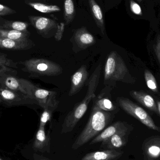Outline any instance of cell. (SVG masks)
<instances>
[{
	"instance_id": "6da1fadb",
	"label": "cell",
	"mask_w": 160,
	"mask_h": 160,
	"mask_svg": "<svg viewBox=\"0 0 160 160\" xmlns=\"http://www.w3.org/2000/svg\"><path fill=\"white\" fill-rule=\"evenodd\" d=\"M100 64L94 70L88 82L85 97L68 114L62 125L61 133H67L73 131L80 119L83 117L88 108L90 101L96 97V91L98 85L101 72Z\"/></svg>"
},
{
	"instance_id": "7a4b0ae2",
	"label": "cell",
	"mask_w": 160,
	"mask_h": 160,
	"mask_svg": "<svg viewBox=\"0 0 160 160\" xmlns=\"http://www.w3.org/2000/svg\"><path fill=\"white\" fill-rule=\"evenodd\" d=\"M114 114L101 110L94 104L88 122L72 145V148L78 149L98 135L112 121Z\"/></svg>"
},
{
	"instance_id": "3957f363",
	"label": "cell",
	"mask_w": 160,
	"mask_h": 160,
	"mask_svg": "<svg viewBox=\"0 0 160 160\" xmlns=\"http://www.w3.org/2000/svg\"><path fill=\"white\" fill-rule=\"evenodd\" d=\"M118 81L131 83L132 80L121 56L116 51H112L109 53L105 62L103 84L105 86L112 88Z\"/></svg>"
},
{
	"instance_id": "277c9868",
	"label": "cell",
	"mask_w": 160,
	"mask_h": 160,
	"mask_svg": "<svg viewBox=\"0 0 160 160\" xmlns=\"http://www.w3.org/2000/svg\"><path fill=\"white\" fill-rule=\"evenodd\" d=\"M20 81L27 91L29 98L43 109L47 108L56 109L58 107L59 101L56 99V92L40 88L27 80L20 79Z\"/></svg>"
},
{
	"instance_id": "5b68a950",
	"label": "cell",
	"mask_w": 160,
	"mask_h": 160,
	"mask_svg": "<svg viewBox=\"0 0 160 160\" xmlns=\"http://www.w3.org/2000/svg\"><path fill=\"white\" fill-rule=\"evenodd\" d=\"M22 64L23 71L36 76L56 77L63 72L60 65L47 59L32 58L23 62Z\"/></svg>"
},
{
	"instance_id": "8992f818",
	"label": "cell",
	"mask_w": 160,
	"mask_h": 160,
	"mask_svg": "<svg viewBox=\"0 0 160 160\" xmlns=\"http://www.w3.org/2000/svg\"><path fill=\"white\" fill-rule=\"evenodd\" d=\"M117 102L123 110L140 120L148 128L155 130L159 131L154 121L143 109L133 103L132 101L124 98H117Z\"/></svg>"
},
{
	"instance_id": "52a82bcc",
	"label": "cell",
	"mask_w": 160,
	"mask_h": 160,
	"mask_svg": "<svg viewBox=\"0 0 160 160\" xmlns=\"http://www.w3.org/2000/svg\"><path fill=\"white\" fill-rule=\"evenodd\" d=\"M28 18L31 24L43 37L50 38L55 35L58 25L55 21L38 16H30Z\"/></svg>"
},
{
	"instance_id": "ba28073f",
	"label": "cell",
	"mask_w": 160,
	"mask_h": 160,
	"mask_svg": "<svg viewBox=\"0 0 160 160\" xmlns=\"http://www.w3.org/2000/svg\"><path fill=\"white\" fill-rule=\"evenodd\" d=\"M73 37L75 46L77 47L76 52L86 49L96 43V39L94 36L84 27L78 29Z\"/></svg>"
},
{
	"instance_id": "9c48e42d",
	"label": "cell",
	"mask_w": 160,
	"mask_h": 160,
	"mask_svg": "<svg viewBox=\"0 0 160 160\" xmlns=\"http://www.w3.org/2000/svg\"><path fill=\"white\" fill-rule=\"evenodd\" d=\"M88 77L86 66L83 65L71 76V87L68 96L72 97L78 93L87 81Z\"/></svg>"
},
{
	"instance_id": "30bf717a",
	"label": "cell",
	"mask_w": 160,
	"mask_h": 160,
	"mask_svg": "<svg viewBox=\"0 0 160 160\" xmlns=\"http://www.w3.org/2000/svg\"><path fill=\"white\" fill-rule=\"evenodd\" d=\"M112 90V88L105 86L95 100L94 104L103 111L114 113L117 110V107L111 100Z\"/></svg>"
},
{
	"instance_id": "8fae6325",
	"label": "cell",
	"mask_w": 160,
	"mask_h": 160,
	"mask_svg": "<svg viewBox=\"0 0 160 160\" xmlns=\"http://www.w3.org/2000/svg\"><path fill=\"white\" fill-rule=\"evenodd\" d=\"M0 83L10 90L19 91L24 96L29 98L27 91L21 82L20 79L11 75H7L6 73H2L0 74Z\"/></svg>"
},
{
	"instance_id": "7c38bea8",
	"label": "cell",
	"mask_w": 160,
	"mask_h": 160,
	"mask_svg": "<svg viewBox=\"0 0 160 160\" xmlns=\"http://www.w3.org/2000/svg\"><path fill=\"white\" fill-rule=\"evenodd\" d=\"M123 152L115 149H106L87 154L82 160H117L122 156Z\"/></svg>"
},
{
	"instance_id": "4fadbf2b",
	"label": "cell",
	"mask_w": 160,
	"mask_h": 160,
	"mask_svg": "<svg viewBox=\"0 0 160 160\" xmlns=\"http://www.w3.org/2000/svg\"><path fill=\"white\" fill-rule=\"evenodd\" d=\"M125 130H126V128L124 124L122 122L118 121L106 128L105 129L102 131L101 133L97 135L91 141L90 144H94L102 142L103 141L109 139L116 133Z\"/></svg>"
},
{
	"instance_id": "5bb4252c",
	"label": "cell",
	"mask_w": 160,
	"mask_h": 160,
	"mask_svg": "<svg viewBox=\"0 0 160 160\" xmlns=\"http://www.w3.org/2000/svg\"><path fill=\"white\" fill-rule=\"evenodd\" d=\"M34 147L42 152H50V137L49 133L46 134L45 127H39L36 135Z\"/></svg>"
},
{
	"instance_id": "9a60e30c",
	"label": "cell",
	"mask_w": 160,
	"mask_h": 160,
	"mask_svg": "<svg viewBox=\"0 0 160 160\" xmlns=\"http://www.w3.org/2000/svg\"><path fill=\"white\" fill-rule=\"evenodd\" d=\"M34 46L33 42L29 41H18L6 38H0V48L11 50L28 49Z\"/></svg>"
},
{
	"instance_id": "2e32d148",
	"label": "cell",
	"mask_w": 160,
	"mask_h": 160,
	"mask_svg": "<svg viewBox=\"0 0 160 160\" xmlns=\"http://www.w3.org/2000/svg\"><path fill=\"white\" fill-rule=\"evenodd\" d=\"M126 130L119 132L101 142L100 147L105 149H115L125 144Z\"/></svg>"
},
{
	"instance_id": "e0dca14e",
	"label": "cell",
	"mask_w": 160,
	"mask_h": 160,
	"mask_svg": "<svg viewBox=\"0 0 160 160\" xmlns=\"http://www.w3.org/2000/svg\"><path fill=\"white\" fill-rule=\"evenodd\" d=\"M130 93L131 96L133 98L135 99L147 108L156 112L158 113V110L157 108L155 100L150 95L145 93L144 92L133 90L131 91Z\"/></svg>"
},
{
	"instance_id": "ac0fdd59",
	"label": "cell",
	"mask_w": 160,
	"mask_h": 160,
	"mask_svg": "<svg viewBox=\"0 0 160 160\" xmlns=\"http://www.w3.org/2000/svg\"><path fill=\"white\" fill-rule=\"evenodd\" d=\"M88 2L91 13L94 17L96 24L102 33L104 34L105 26L102 10L95 0H88Z\"/></svg>"
},
{
	"instance_id": "d6986e66",
	"label": "cell",
	"mask_w": 160,
	"mask_h": 160,
	"mask_svg": "<svg viewBox=\"0 0 160 160\" xmlns=\"http://www.w3.org/2000/svg\"><path fill=\"white\" fill-rule=\"evenodd\" d=\"M30 33L23 32L13 30L0 29V38H8L18 41H31Z\"/></svg>"
},
{
	"instance_id": "ffe728a7",
	"label": "cell",
	"mask_w": 160,
	"mask_h": 160,
	"mask_svg": "<svg viewBox=\"0 0 160 160\" xmlns=\"http://www.w3.org/2000/svg\"><path fill=\"white\" fill-rule=\"evenodd\" d=\"M29 23L18 21H6L0 24V29L13 30L25 33H30L27 30Z\"/></svg>"
},
{
	"instance_id": "44dd1931",
	"label": "cell",
	"mask_w": 160,
	"mask_h": 160,
	"mask_svg": "<svg viewBox=\"0 0 160 160\" xmlns=\"http://www.w3.org/2000/svg\"><path fill=\"white\" fill-rule=\"evenodd\" d=\"M25 3L35 10L42 13H49L61 11V8L58 6L49 5L42 3L33 2L28 1H25Z\"/></svg>"
},
{
	"instance_id": "7402d4cb",
	"label": "cell",
	"mask_w": 160,
	"mask_h": 160,
	"mask_svg": "<svg viewBox=\"0 0 160 160\" xmlns=\"http://www.w3.org/2000/svg\"><path fill=\"white\" fill-rule=\"evenodd\" d=\"M75 5L73 0H64V20L66 24L72 22L75 16Z\"/></svg>"
},
{
	"instance_id": "603a6c76",
	"label": "cell",
	"mask_w": 160,
	"mask_h": 160,
	"mask_svg": "<svg viewBox=\"0 0 160 160\" xmlns=\"http://www.w3.org/2000/svg\"><path fill=\"white\" fill-rule=\"evenodd\" d=\"M0 96L3 99L8 101H19L22 99L16 92L8 88H0Z\"/></svg>"
},
{
	"instance_id": "cb8c5ba5",
	"label": "cell",
	"mask_w": 160,
	"mask_h": 160,
	"mask_svg": "<svg viewBox=\"0 0 160 160\" xmlns=\"http://www.w3.org/2000/svg\"><path fill=\"white\" fill-rule=\"evenodd\" d=\"M17 65L7 58L5 59L0 58V74L11 72L14 70L10 68H16Z\"/></svg>"
},
{
	"instance_id": "d4e9b609",
	"label": "cell",
	"mask_w": 160,
	"mask_h": 160,
	"mask_svg": "<svg viewBox=\"0 0 160 160\" xmlns=\"http://www.w3.org/2000/svg\"><path fill=\"white\" fill-rule=\"evenodd\" d=\"M56 110L54 108H47L43 109V112L40 116L39 127H45L47 123L51 119L52 113Z\"/></svg>"
},
{
	"instance_id": "484cf974",
	"label": "cell",
	"mask_w": 160,
	"mask_h": 160,
	"mask_svg": "<svg viewBox=\"0 0 160 160\" xmlns=\"http://www.w3.org/2000/svg\"><path fill=\"white\" fill-rule=\"evenodd\" d=\"M145 78L148 88L154 92H158L157 81L154 76L148 70H146L145 71Z\"/></svg>"
},
{
	"instance_id": "4316f807",
	"label": "cell",
	"mask_w": 160,
	"mask_h": 160,
	"mask_svg": "<svg viewBox=\"0 0 160 160\" xmlns=\"http://www.w3.org/2000/svg\"><path fill=\"white\" fill-rule=\"evenodd\" d=\"M130 6L132 12L133 14L138 16H142V8L139 4L133 1V0H131L130 2Z\"/></svg>"
},
{
	"instance_id": "83f0119b",
	"label": "cell",
	"mask_w": 160,
	"mask_h": 160,
	"mask_svg": "<svg viewBox=\"0 0 160 160\" xmlns=\"http://www.w3.org/2000/svg\"><path fill=\"white\" fill-rule=\"evenodd\" d=\"M15 13H16V11L14 9L8 7V6L0 4V16H7Z\"/></svg>"
},
{
	"instance_id": "f1b7e54d",
	"label": "cell",
	"mask_w": 160,
	"mask_h": 160,
	"mask_svg": "<svg viewBox=\"0 0 160 160\" xmlns=\"http://www.w3.org/2000/svg\"><path fill=\"white\" fill-rule=\"evenodd\" d=\"M64 30V24L63 23H61V25L58 26L57 32L55 34V38L57 41H60L62 39Z\"/></svg>"
},
{
	"instance_id": "f546056e",
	"label": "cell",
	"mask_w": 160,
	"mask_h": 160,
	"mask_svg": "<svg viewBox=\"0 0 160 160\" xmlns=\"http://www.w3.org/2000/svg\"><path fill=\"white\" fill-rule=\"evenodd\" d=\"M148 152L153 157H158L160 154V148L156 146H152L148 148Z\"/></svg>"
},
{
	"instance_id": "4dcf8cb0",
	"label": "cell",
	"mask_w": 160,
	"mask_h": 160,
	"mask_svg": "<svg viewBox=\"0 0 160 160\" xmlns=\"http://www.w3.org/2000/svg\"><path fill=\"white\" fill-rule=\"evenodd\" d=\"M156 52L160 63V37L158 39V43L156 47Z\"/></svg>"
},
{
	"instance_id": "1f68e13d",
	"label": "cell",
	"mask_w": 160,
	"mask_h": 160,
	"mask_svg": "<svg viewBox=\"0 0 160 160\" xmlns=\"http://www.w3.org/2000/svg\"><path fill=\"white\" fill-rule=\"evenodd\" d=\"M36 160H52L42 156H36Z\"/></svg>"
},
{
	"instance_id": "d6a6232c",
	"label": "cell",
	"mask_w": 160,
	"mask_h": 160,
	"mask_svg": "<svg viewBox=\"0 0 160 160\" xmlns=\"http://www.w3.org/2000/svg\"><path fill=\"white\" fill-rule=\"evenodd\" d=\"M158 110L160 113V102H158Z\"/></svg>"
},
{
	"instance_id": "836d02e7",
	"label": "cell",
	"mask_w": 160,
	"mask_h": 160,
	"mask_svg": "<svg viewBox=\"0 0 160 160\" xmlns=\"http://www.w3.org/2000/svg\"><path fill=\"white\" fill-rule=\"evenodd\" d=\"M0 58H1V59H5V58H7L6 57H5L4 55H1V54H0Z\"/></svg>"
},
{
	"instance_id": "e575fe53",
	"label": "cell",
	"mask_w": 160,
	"mask_h": 160,
	"mask_svg": "<svg viewBox=\"0 0 160 160\" xmlns=\"http://www.w3.org/2000/svg\"><path fill=\"white\" fill-rule=\"evenodd\" d=\"M137 1H138L139 2H141L142 1V0H137Z\"/></svg>"
},
{
	"instance_id": "d590c367",
	"label": "cell",
	"mask_w": 160,
	"mask_h": 160,
	"mask_svg": "<svg viewBox=\"0 0 160 160\" xmlns=\"http://www.w3.org/2000/svg\"><path fill=\"white\" fill-rule=\"evenodd\" d=\"M0 160H2V159H0Z\"/></svg>"
}]
</instances>
